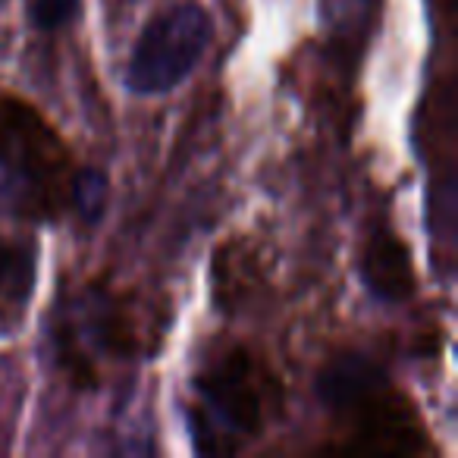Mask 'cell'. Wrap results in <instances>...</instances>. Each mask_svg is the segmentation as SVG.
<instances>
[{"instance_id":"cell-1","label":"cell","mask_w":458,"mask_h":458,"mask_svg":"<svg viewBox=\"0 0 458 458\" xmlns=\"http://www.w3.org/2000/svg\"><path fill=\"white\" fill-rule=\"evenodd\" d=\"M210 16L198 4H176L157 13L129 57L126 82L135 95H166L179 89L201 64L210 45Z\"/></svg>"},{"instance_id":"cell-2","label":"cell","mask_w":458,"mask_h":458,"mask_svg":"<svg viewBox=\"0 0 458 458\" xmlns=\"http://www.w3.org/2000/svg\"><path fill=\"white\" fill-rule=\"evenodd\" d=\"M201 408L210 420L233 430L229 437H255L264 420V399L258 386V368L245 352L226 355L201 383Z\"/></svg>"},{"instance_id":"cell-3","label":"cell","mask_w":458,"mask_h":458,"mask_svg":"<svg viewBox=\"0 0 458 458\" xmlns=\"http://www.w3.org/2000/svg\"><path fill=\"white\" fill-rule=\"evenodd\" d=\"M386 377L368 355L345 352L327 361L318 377V393L330 411H364L374 399H380Z\"/></svg>"},{"instance_id":"cell-4","label":"cell","mask_w":458,"mask_h":458,"mask_svg":"<svg viewBox=\"0 0 458 458\" xmlns=\"http://www.w3.org/2000/svg\"><path fill=\"white\" fill-rule=\"evenodd\" d=\"M361 274L368 280L370 293L383 301H405L414 293L411 255L402 245V239H395L389 229L374 233V239L368 242Z\"/></svg>"},{"instance_id":"cell-5","label":"cell","mask_w":458,"mask_h":458,"mask_svg":"<svg viewBox=\"0 0 458 458\" xmlns=\"http://www.w3.org/2000/svg\"><path fill=\"white\" fill-rule=\"evenodd\" d=\"M32 286V258L13 245H0V295L22 301Z\"/></svg>"},{"instance_id":"cell-6","label":"cell","mask_w":458,"mask_h":458,"mask_svg":"<svg viewBox=\"0 0 458 458\" xmlns=\"http://www.w3.org/2000/svg\"><path fill=\"white\" fill-rule=\"evenodd\" d=\"M76 210L89 223H95L104 214V204H107V176L101 170H85L76 179Z\"/></svg>"},{"instance_id":"cell-7","label":"cell","mask_w":458,"mask_h":458,"mask_svg":"<svg viewBox=\"0 0 458 458\" xmlns=\"http://www.w3.org/2000/svg\"><path fill=\"white\" fill-rule=\"evenodd\" d=\"M79 13V0H32V20L38 29H64Z\"/></svg>"}]
</instances>
